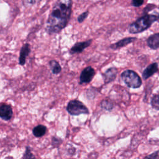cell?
Returning a JSON list of instances; mask_svg holds the SVG:
<instances>
[{
	"label": "cell",
	"instance_id": "obj_6",
	"mask_svg": "<svg viewBox=\"0 0 159 159\" xmlns=\"http://www.w3.org/2000/svg\"><path fill=\"white\" fill-rule=\"evenodd\" d=\"M13 116V111L11 105L2 104L0 105V117L4 120H9Z\"/></svg>",
	"mask_w": 159,
	"mask_h": 159
},
{
	"label": "cell",
	"instance_id": "obj_11",
	"mask_svg": "<svg viewBox=\"0 0 159 159\" xmlns=\"http://www.w3.org/2000/svg\"><path fill=\"white\" fill-rule=\"evenodd\" d=\"M137 39L136 37H125L124 39H122L118 42H117L115 43L111 44L110 45V48L113 50H116L118 48H120L121 47H124L126 46L127 45L134 42Z\"/></svg>",
	"mask_w": 159,
	"mask_h": 159
},
{
	"label": "cell",
	"instance_id": "obj_17",
	"mask_svg": "<svg viewBox=\"0 0 159 159\" xmlns=\"http://www.w3.org/2000/svg\"><path fill=\"white\" fill-rule=\"evenodd\" d=\"M23 5L26 7H30L40 2L42 0H21Z\"/></svg>",
	"mask_w": 159,
	"mask_h": 159
},
{
	"label": "cell",
	"instance_id": "obj_8",
	"mask_svg": "<svg viewBox=\"0 0 159 159\" xmlns=\"http://www.w3.org/2000/svg\"><path fill=\"white\" fill-rule=\"evenodd\" d=\"M158 71V64L156 62L149 65L143 71L142 78L143 80H147L150 76H153Z\"/></svg>",
	"mask_w": 159,
	"mask_h": 159
},
{
	"label": "cell",
	"instance_id": "obj_10",
	"mask_svg": "<svg viewBox=\"0 0 159 159\" xmlns=\"http://www.w3.org/2000/svg\"><path fill=\"white\" fill-rule=\"evenodd\" d=\"M30 52V45L29 43H25L20 50V54L19 58V65L23 66L26 62V58Z\"/></svg>",
	"mask_w": 159,
	"mask_h": 159
},
{
	"label": "cell",
	"instance_id": "obj_16",
	"mask_svg": "<svg viewBox=\"0 0 159 159\" xmlns=\"http://www.w3.org/2000/svg\"><path fill=\"white\" fill-rule=\"evenodd\" d=\"M151 106L152 108L159 111V94L153 95L151 99Z\"/></svg>",
	"mask_w": 159,
	"mask_h": 159
},
{
	"label": "cell",
	"instance_id": "obj_14",
	"mask_svg": "<svg viewBox=\"0 0 159 159\" xmlns=\"http://www.w3.org/2000/svg\"><path fill=\"white\" fill-rule=\"evenodd\" d=\"M49 65L52 73L55 75L60 73L61 71V67L60 63L55 60H51L49 61Z\"/></svg>",
	"mask_w": 159,
	"mask_h": 159
},
{
	"label": "cell",
	"instance_id": "obj_7",
	"mask_svg": "<svg viewBox=\"0 0 159 159\" xmlns=\"http://www.w3.org/2000/svg\"><path fill=\"white\" fill-rule=\"evenodd\" d=\"M92 42V40L89 39L84 42H80L75 43V45L71 48L70 53L72 54L79 53L82 52L86 48L89 47Z\"/></svg>",
	"mask_w": 159,
	"mask_h": 159
},
{
	"label": "cell",
	"instance_id": "obj_2",
	"mask_svg": "<svg viewBox=\"0 0 159 159\" xmlns=\"http://www.w3.org/2000/svg\"><path fill=\"white\" fill-rule=\"evenodd\" d=\"M159 19V14H145L143 16L137 19L129 27V32L135 34L142 32L148 29L153 23Z\"/></svg>",
	"mask_w": 159,
	"mask_h": 159
},
{
	"label": "cell",
	"instance_id": "obj_22",
	"mask_svg": "<svg viewBox=\"0 0 159 159\" xmlns=\"http://www.w3.org/2000/svg\"><path fill=\"white\" fill-rule=\"evenodd\" d=\"M145 158H159V150L153 153H151L149 155L146 156Z\"/></svg>",
	"mask_w": 159,
	"mask_h": 159
},
{
	"label": "cell",
	"instance_id": "obj_9",
	"mask_svg": "<svg viewBox=\"0 0 159 159\" xmlns=\"http://www.w3.org/2000/svg\"><path fill=\"white\" fill-rule=\"evenodd\" d=\"M117 74V70L116 68L112 67L107 69L102 74L104 83L107 84L113 81L116 78Z\"/></svg>",
	"mask_w": 159,
	"mask_h": 159
},
{
	"label": "cell",
	"instance_id": "obj_13",
	"mask_svg": "<svg viewBox=\"0 0 159 159\" xmlns=\"http://www.w3.org/2000/svg\"><path fill=\"white\" fill-rule=\"evenodd\" d=\"M47 132V127L43 125H38L33 128L32 133L36 137H41L43 136Z\"/></svg>",
	"mask_w": 159,
	"mask_h": 159
},
{
	"label": "cell",
	"instance_id": "obj_18",
	"mask_svg": "<svg viewBox=\"0 0 159 159\" xmlns=\"http://www.w3.org/2000/svg\"><path fill=\"white\" fill-rule=\"evenodd\" d=\"M23 158H35V156L32 154L31 152V148L30 147H26L25 152L22 157Z\"/></svg>",
	"mask_w": 159,
	"mask_h": 159
},
{
	"label": "cell",
	"instance_id": "obj_5",
	"mask_svg": "<svg viewBox=\"0 0 159 159\" xmlns=\"http://www.w3.org/2000/svg\"><path fill=\"white\" fill-rule=\"evenodd\" d=\"M95 75V70L91 66L84 68L80 76V84H87L91 81Z\"/></svg>",
	"mask_w": 159,
	"mask_h": 159
},
{
	"label": "cell",
	"instance_id": "obj_19",
	"mask_svg": "<svg viewBox=\"0 0 159 159\" xmlns=\"http://www.w3.org/2000/svg\"><path fill=\"white\" fill-rule=\"evenodd\" d=\"M89 14V11H86L84 12L81 13L78 17V21L79 23H81L83 22L88 16Z\"/></svg>",
	"mask_w": 159,
	"mask_h": 159
},
{
	"label": "cell",
	"instance_id": "obj_15",
	"mask_svg": "<svg viewBox=\"0 0 159 159\" xmlns=\"http://www.w3.org/2000/svg\"><path fill=\"white\" fill-rule=\"evenodd\" d=\"M101 107L106 111H111L114 107L113 103L107 99H104L101 102Z\"/></svg>",
	"mask_w": 159,
	"mask_h": 159
},
{
	"label": "cell",
	"instance_id": "obj_20",
	"mask_svg": "<svg viewBox=\"0 0 159 159\" xmlns=\"http://www.w3.org/2000/svg\"><path fill=\"white\" fill-rule=\"evenodd\" d=\"M61 142H62V140L60 139L57 138L56 137H53L52 140V143L54 147L59 146Z\"/></svg>",
	"mask_w": 159,
	"mask_h": 159
},
{
	"label": "cell",
	"instance_id": "obj_12",
	"mask_svg": "<svg viewBox=\"0 0 159 159\" xmlns=\"http://www.w3.org/2000/svg\"><path fill=\"white\" fill-rule=\"evenodd\" d=\"M147 43L148 46L152 50L159 48V33L149 36L147 40Z\"/></svg>",
	"mask_w": 159,
	"mask_h": 159
},
{
	"label": "cell",
	"instance_id": "obj_21",
	"mask_svg": "<svg viewBox=\"0 0 159 159\" xmlns=\"http://www.w3.org/2000/svg\"><path fill=\"white\" fill-rule=\"evenodd\" d=\"M144 0H132V5L134 7H140L143 3Z\"/></svg>",
	"mask_w": 159,
	"mask_h": 159
},
{
	"label": "cell",
	"instance_id": "obj_1",
	"mask_svg": "<svg viewBox=\"0 0 159 159\" xmlns=\"http://www.w3.org/2000/svg\"><path fill=\"white\" fill-rule=\"evenodd\" d=\"M72 12L71 0H58L54 4L46 22L48 34L59 33L68 25Z\"/></svg>",
	"mask_w": 159,
	"mask_h": 159
},
{
	"label": "cell",
	"instance_id": "obj_4",
	"mask_svg": "<svg viewBox=\"0 0 159 159\" xmlns=\"http://www.w3.org/2000/svg\"><path fill=\"white\" fill-rule=\"evenodd\" d=\"M66 111L71 116L89 114V110L87 107L82 102L77 99L69 101L66 106Z\"/></svg>",
	"mask_w": 159,
	"mask_h": 159
},
{
	"label": "cell",
	"instance_id": "obj_3",
	"mask_svg": "<svg viewBox=\"0 0 159 159\" xmlns=\"http://www.w3.org/2000/svg\"><path fill=\"white\" fill-rule=\"evenodd\" d=\"M121 78L129 88L136 89L141 86L142 82L139 75L134 71L127 70L121 73Z\"/></svg>",
	"mask_w": 159,
	"mask_h": 159
}]
</instances>
